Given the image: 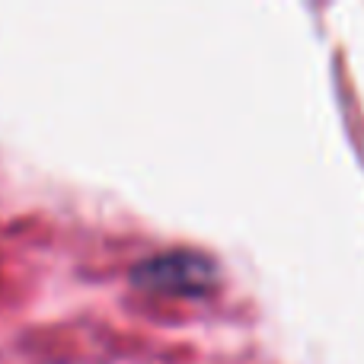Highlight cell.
<instances>
[{"label": "cell", "instance_id": "6da1fadb", "mask_svg": "<svg viewBox=\"0 0 364 364\" xmlns=\"http://www.w3.org/2000/svg\"><path fill=\"white\" fill-rule=\"evenodd\" d=\"M132 284L154 294L205 297L220 284V265L198 250H166L134 265Z\"/></svg>", "mask_w": 364, "mask_h": 364}]
</instances>
